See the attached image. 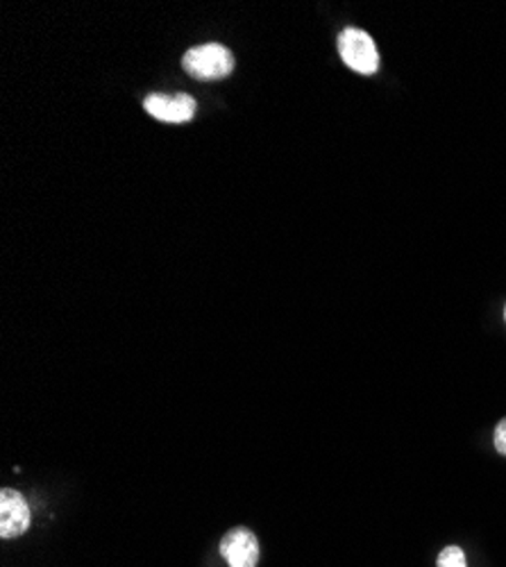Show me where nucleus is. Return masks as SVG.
I'll return each instance as SVG.
<instances>
[{"label": "nucleus", "mask_w": 506, "mask_h": 567, "mask_svg": "<svg viewBox=\"0 0 506 567\" xmlns=\"http://www.w3.org/2000/svg\"><path fill=\"white\" fill-rule=\"evenodd\" d=\"M495 450L506 456V417L499 420L495 427Z\"/></svg>", "instance_id": "7"}, {"label": "nucleus", "mask_w": 506, "mask_h": 567, "mask_svg": "<svg viewBox=\"0 0 506 567\" xmlns=\"http://www.w3.org/2000/svg\"><path fill=\"white\" fill-rule=\"evenodd\" d=\"M504 318H506V309H504Z\"/></svg>", "instance_id": "8"}, {"label": "nucleus", "mask_w": 506, "mask_h": 567, "mask_svg": "<svg viewBox=\"0 0 506 567\" xmlns=\"http://www.w3.org/2000/svg\"><path fill=\"white\" fill-rule=\"evenodd\" d=\"M218 549L229 567H257L259 563V540L248 527L229 529Z\"/></svg>", "instance_id": "4"}, {"label": "nucleus", "mask_w": 506, "mask_h": 567, "mask_svg": "<svg viewBox=\"0 0 506 567\" xmlns=\"http://www.w3.org/2000/svg\"><path fill=\"white\" fill-rule=\"evenodd\" d=\"M146 112L162 123H187L196 116L198 103L189 93H177V96H164V93H151L144 101Z\"/></svg>", "instance_id": "5"}, {"label": "nucleus", "mask_w": 506, "mask_h": 567, "mask_svg": "<svg viewBox=\"0 0 506 567\" xmlns=\"http://www.w3.org/2000/svg\"><path fill=\"white\" fill-rule=\"evenodd\" d=\"M32 525V511L19 491H0V538H19Z\"/></svg>", "instance_id": "3"}, {"label": "nucleus", "mask_w": 506, "mask_h": 567, "mask_svg": "<svg viewBox=\"0 0 506 567\" xmlns=\"http://www.w3.org/2000/svg\"><path fill=\"white\" fill-rule=\"evenodd\" d=\"M436 567H466V554L462 547H445L441 554H438V563Z\"/></svg>", "instance_id": "6"}, {"label": "nucleus", "mask_w": 506, "mask_h": 567, "mask_svg": "<svg viewBox=\"0 0 506 567\" xmlns=\"http://www.w3.org/2000/svg\"><path fill=\"white\" fill-rule=\"evenodd\" d=\"M339 53L343 62L361 75H373L380 69V53L373 37L359 28H348L339 34Z\"/></svg>", "instance_id": "2"}, {"label": "nucleus", "mask_w": 506, "mask_h": 567, "mask_svg": "<svg viewBox=\"0 0 506 567\" xmlns=\"http://www.w3.org/2000/svg\"><path fill=\"white\" fill-rule=\"evenodd\" d=\"M182 66L198 80H220L235 71V55L220 43H203L184 55Z\"/></svg>", "instance_id": "1"}]
</instances>
